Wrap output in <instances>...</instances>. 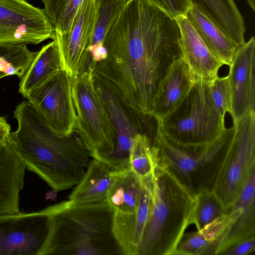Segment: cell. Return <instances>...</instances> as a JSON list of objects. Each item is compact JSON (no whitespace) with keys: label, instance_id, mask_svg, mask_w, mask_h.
<instances>
[{"label":"cell","instance_id":"obj_1","mask_svg":"<svg viewBox=\"0 0 255 255\" xmlns=\"http://www.w3.org/2000/svg\"><path fill=\"white\" fill-rule=\"evenodd\" d=\"M107 58L92 63L95 75L108 81L130 112L153 117L160 83L182 56L176 20L147 0H127L106 35Z\"/></svg>","mask_w":255,"mask_h":255},{"label":"cell","instance_id":"obj_2","mask_svg":"<svg viewBox=\"0 0 255 255\" xmlns=\"http://www.w3.org/2000/svg\"><path fill=\"white\" fill-rule=\"evenodd\" d=\"M13 115L17 128L9 135L26 169L56 191L78 184L93 158L79 136H57L28 101L19 104Z\"/></svg>","mask_w":255,"mask_h":255},{"label":"cell","instance_id":"obj_3","mask_svg":"<svg viewBox=\"0 0 255 255\" xmlns=\"http://www.w3.org/2000/svg\"><path fill=\"white\" fill-rule=\"evenodd\" d=\"M48 232L40 255H106L114 250V211L108 202L76 204L68 200L44 209Z\"/></svg>","mask_w":255,"mask_h":255},{"label":"cell","instance_id":"obj_4","mask_svg":"<svg viewBox=\"0 0 255 255\" xmlns=\"http://www.w3.org/2000/svg\"><path fill=\"white\" fill-rule=\"evenodd\" d=\"M152 204L138 255H175L187 227L192 224L196 194L170 170L158 163L150 181Z\"/></svg>","mask_w":255,"mask_h":255},{"label":"cell","instance_id":"obj_5","mask_svg":"<svg viewBox=\"0 0 255 255\" xmlns=\"http://www.w3.org/2000/svg\"><path fill=\"white\" fill-rule=\"evenodd\" d=\"M234 126L215 140L203 145L182 146L169 140L157 125L152 144L158 163L172 171L195 194L211 189L229 148Z\"/></svg>","mask_w":255,"mask_h":255},{"label":"cell","instance_id":"obj_6","mask_svg":"<svg viewBox=\"0 0 255 255\" xmlns=\"http://www.w3.org/2000/svg\"><path fill=\"white\" fill-rule=\"evenodd\" d=\"M163 134L182 146L206 144L217 139L226 128L213 102L210 85L196 80L187 96L171 113L156 121Z\"/></svg>","mask_w":255,"mask_h":255},{"label":"cell","instance_id":"obj_7","mask_svg":"<svg viewBox=\"0 0 255 255\" xmlns=\"http://www.w3.org/2000/svg\"><path fill=\"white\" fill-rule=\"evenodd\" d=\"M72 96L76 113L74 132L91 154L111 152L115 146V129L96 91L91 63L72 77Z\"/></svg>","mask_w":255,"mask_h":255},{"label":"cell","instance_id":"obj_8","mask_svg":"<svg viewBox=\"0 0 255 255\" xmlns=\"http://www.w3.org/2000/svg\"><path fill=\"white\" fill-rule=\"evenodd\" d=\"M233 126V137L210 189L227 212L255 169V112Z\"/></svg>","mask_w":255,"mask_h":255},{"label":"cell","instance_id":"obj_9","mask_svg":"<svg viewBox=\"0 0 255 255\" xmlns=\"http://www.w3.org/2000/svg\"><path fill=\"white\" fill-rule=\"evenodd\" d=\"M72 77L60 70L24 96L59 137L74 132L76 113L72 96Z\"/></svg>","mask_w":255,"mask_h":255},{"label":"cell","instance_id":"obj_10","mask_svg":"<svg viewBox=\"0 0 255 255\" xmlns=\"http://www.w3.org/2000/svg\"><path fill=\"white\" fill-rule=\"evenodd\" d=\"M55 37L43 8L26 0H0V43L38 44Z\"/></svg>","mask_w":255,"mask_h":255},{"label":"cell","instance_id":"obj_11","mask_svg":"<svg viewBox=\"0 0 255 255\" xmlns=\"http://www.w3.org/2000/svg\"><path fill=\"white\" fill-rule=\"evenodd\" d=\"M94 83L114 127L116 138L115 147L111 152H97L94 154V157L115 171L129 168V156L133 138L136 134L141 133L140 126H137L139 124L134 122V116L130 114L108 81L94 75Z\"/></svg>","mask_w":255,"mask_h":255},{"label":"cell","instance_id":"obj_12","mask_svg":"<svg viewBox=\"0 0 255 255\" xmlns=\"http://www.w3.org/2000/svg\"><path fill=\"white\" fill-rule=\"evenodd\" d=\"M48 228L44 209L0 215V255H40Z\"/></svg>","mask_w":255,"mask_h":255},{"label":"cell","instance_id":"obj_13","mask_svg":"<svg viewBox=\"0 0 255 255\" xmlns=\"http://www.w3.org/2000/svg\"><path fill=\"white\" fill-rule=\"evenodd\" d=\"M97 15V0H84L78 8L69 32L55 33L61 70L73 77L91 62L88 52Z\"/></svg>","mask_w":255,"mask_h":255},{"label":"cell","instance_id":"obj_14","mask_svg":"<svg viewBox=\"0 0 255 255\" xmlns=\"http://www.w3.org/2000/svg\"><path fill=\"white\" fill-rule=\"evenodd\" d=\"M229 66L231 115L233 124L255 111V37L240 46Z\"/></svg>","mask_w":255,"mask_h":255},{"label":"cell","instance_id":"obj_15","mask_svg":"<svg viewBox=\"0 0 255 255\" xmlns=\"http://www.w3.org/2000/svg\"><path fill=\"white\" fill-rule=\"evenodd\" d=\"M25 169L10 135H0V215L20 212Z\"/></svg>","mask_w":255,"mask_h":255},{"label":"cell","instance_id":"obj_16","mask_svg":"<svg viewBox=\"0 0 255 255\" xmlns=\"http://www.w3.org/2000/svg\"><path fill=\"white\" fill-rule=\"evenodd\" d=\"M175 20L180 30L183 60L195 80L210 85L223 64L209 50L186 16Z\"/></svg>","mask_w":255,"mask_h":255},{"label":"cell","instance_id":"obj_17","mask_svg":"<svg viewBox=\"0 0 255 255\" xmlns=\"http://www.w3.org/2000/svg\"><path fill=\"white\" fill-rule=\"evenodd\" d=\"M139 205L132 213L115 212L112 232L122 253L138 255L143 233L150 216L152 200L149 186L144 183Z\"/></svg>","mask_w":255,"mask_h":255},{"label":"cell","instance_id":"obj_18","mask_svg":"<svg viewBox=\"0 0 255 255\" xmlns=\"http://www.w3.org/2000/svg\"><path fill=\"white\" fill-rule=\"evenodd\" d=\"M195 81L182 57L175 60L160 83L154 98L152 115L155 120H161L174 111Z\"/></svg>","mask_w":255,"mask_h":255},{"label":"cell","instance_id":"obj_19","mask_svg":"<svg viewBox=\"0 0 255 255\" xmlns=\"http://www.w3.org/2000/svg\"><path fill=\"white\" fill-rule=\"evenodd\" d=\"M244 208H232L223 216L196 232L184 235L175 255H216L219 242L228 227L242 212Z\"/></svg>","mask_w":255,"mask_h":255},{"label":"cell","instance_id":"obj_20","mask_svg":"<svg viewBox=\"0 0 255 255\" xmlns=\"http://www.w3.org/2000/svg\"><path fill=\"white\" fill-rule=\"evenodd\" d=\"M190 1L239 47L246 42L244 18L234 0Z\"/></svg>","mask_w":255,"mask_h":255},{"label":"cell","instance_id":"obj_21","mask_svg":"<svg viewBox=\"0 0 255 255\" xmlns=\"http://www.w3.org/2000/svg\"><path fill=\"white\" fill-rule=\"evenodd\" d=\"M115 171L107 164L93 158L83 178L69 194L68 199L76 204L106 200L114 179Z\"/></svg>","mask_w":255,"mask_h":255},{"label":"cell","instance_id":"obj_22","mask_svg":"<svg viewBox=\"0 0 255 255\" xmlns=\"http://www.w3.org/2000/svg\"><path fill=\"white\" fill-rule=\"evenodd\" d=\"M186 16L209 50L229 66L239 47L196 7L192 5Z\"/></svg>","mask_w":255,"mask_h":255},{"label":"cell","instance_id":"obj_23","mask_svg":"<svg viewBox=\"0 0 255 255\" xmlns=\"http://www.w3.org/2000/svg\"><path fill=\"white\" fill-rule=\"evenodd\" d=\"M60 70L59 51L56 41L53 40L37 51L20 78L19 92L24 97L30 91L44 83Z\"/></svg>","mask_w":255,"mask_h":255},{"label":"cell","instance_id":"obj_24","mask_svg":"<svg viewBox=\"0 0 255 255\" xmlns=\"http://www.w3.org/2000/svg\"><path fill=\"white\" fill-rule=\"evenodd\" d=\"M142 189V182L130 167L115 171L106 200L115 212L131 213L139 205Z\"/></svg>","mask_w":255,"mask_h":255},{"label":"cell","instance_id":"obj_25","mask_svg":"<svg viewBox=\"0 0 255 255\" xmlns=\"http://www.w3.org/2000/svg\"><path fill=\"white\" fill-rule=\"evenodd\" d=\"M234 204L244 206V209L224 233L218 244L216 255H223L237 242L255 235V199L240 196Z\"/></svg>","mask_w":255,"mask_h":255},{"label":"cell","instance_id":"obj_26","mask_svg":"<svg viewBox=\"0 0 255 255\" xmlns=\"http://www.w3.org/2000/svg\"><path fill=\"white\" fill-rule=\"evenodd\" d=\"M129 162L130 168L142 182L152 179L158 160L155 148L147 134L138 133L133 138Z\"/></svg>","mask_w":255,"mask_h":255},{"label":"cell","instance_id":"obj_27","mask_svg":"<svg viewBox=\"0 0 255 255\" xmlns=\"http://www.w3.org/2000/svg\"><path fill=\"white\" fill-rule=\"evenodd\" d=\"M37 53L26 44L0 43V79L9 76L21 78Z\"/></svg>","mask_w":255,"mask_h":255},{"label":"cell","instance_id":"obj_28","mask_svg":"<svg viewBox=\"0 0 255 255\" xmlns=\"http://www.w3.org/2000/svg\"><path fill=\"white\" fill-rule=\"evenodd\" d=\"M84 0H42L43 9L53 26L55 33L67 34L77 10Z\"/></svg>","mask_w":255,"mask_h":255},{"label":"cell","instance_id":"obj_29","mask_svg":"<svg viewBox=\"0 0 255 255\" xmlns=\"http://www.w3.org/2000/svg\"><path fill=\"white\" fill-rule=\"evenodd\" d=\"M127 1L97 0V15L90 46L104 44L106 35Z\"/></svg>","mask_w":255,"mask_h":255},{"label":"cell","instance_id":"obj_30","mask_svg":"<svg viewBox=\"0 0 255 255\" xmlns=\"http://www.w3.org/2000/svg\"><path fill=\"white\" fill-rule=\"evenodd\" d=\"M227 212L211 190L204 189L196 194L192 223L198 231Z\"/></svg>","mask_w":255,"mask_h":255},{"label":"cell","instance_id":"obj_31","mask_svg":"<svg viewBox=\"0 0 255 255\" xmlns=\"http://www.w3.org/2000/svg\"><path fill=\"white\" fill-rule=\"evenodd\" d=\"M214 104L222 117L231 112V92L228 76L217 77L210 85Z\"/></svg>","mask_w":255,"mask_h":255},{"label":"cell","instance_id":"obj_32","mask_svg":"<svg viewBox=\"0 0 255 255\" xmlns=\"http://www.w3.org/2000/svg\"><path fill=\"white\" fill-rule=\"evenodd\" d=\"M147 0L174 19L185 16L192 5L190 0Z\"/></svg>","mask_w":255,"mask_h":255},{"label":"cell","instance_id":"obj_33","mask_svg":"<svg viewBox=\"0 0 255 255\" xmlns=\"http://www.w3.org/2000/svg\"><path fill=\"white\" fill-rule=\"evenodd\" d=\"M255 250V236H251L237 242L229 248L223 255H247Z\"/></svg>","mask_w":255,"mask_h":255},{"label":"cell","instance_id":"obj_34","mask_svg":"<svg viewBox=\"0 0 255 255\" xmlns=\"http://www.w3.org/2000/svg\"><path fill=\"white\" fill-rule=\"evenodd\" d=\"M88 52L91 57V62L93 63L104 61L108 57L107 50L104 44L90 46L88 48Z\"/></svg>","mask_w":255,"mask_h":255},{"label":"cell","instance_id":"obj_35","mask_svg":"<svg viewBox=\"0 0 255 255\" xmlns=\"http://www.w3.org/2000/svg\"><path fill=\"white\" fill-rule=\"evenodd\" d=\"M10 133V127L6 120L0 116V135H9Z\"/></svg>","mask_w":255,"mask_h":255}]
</instances>
